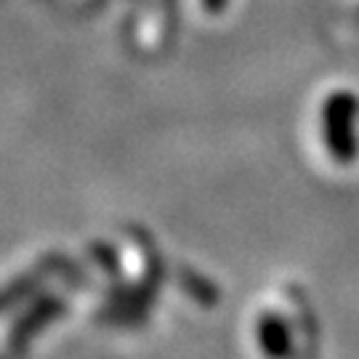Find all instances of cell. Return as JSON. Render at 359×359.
Instances as JSON below:
<instances>
[{"mask_svg": "<svg viewBox=\"0 0 359 359\" xmlns=\"http://www.w3.org/2000/svg\"><path fill=\"white\" fill-rule=\"evenodd\" d=\"M359 102L348 90H335L320 107V136L335 163H348L357 154Z\"/></svg>", "mask_w": 359, "mask_h": 359, "instance_id": "obj_1", "label": "cell"}, {"mask_svg": "<svg viewBox=\"0 0 359 359\" xmlns=\"http://www.w3.org/2000/svg\"><path fill=\"white\" fill-rule=\"evenodd\" d=\"M256 341L266 359H290L293 357V338L283 317L266 314L256 327Z\"/></svg>", "mask_w": 359, "mask_h": 359, "instance_id": "obj_2", "label": "cell"}]
</instances>
